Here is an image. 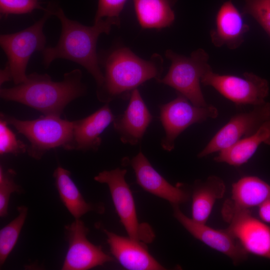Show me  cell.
I'll list each match as a JSON object with an SVG mask.
<instances>
[{"instance_id": "cell-1", "label": "cell", "mask_w": 270, "mask_h": 270, "mask_svg": "<svg viewBox=\"0 0 270 270\" xmlns=\"http://www.w3.org/2000/svg\"><path fill=\"white\" fill-rule=\"evenodd\" d=\"M53 15L61 23V34L56 46L46 47L42 52L44 66L48 68L58 58L71 60L86 68L94 78L97 88L100 86L104 74L96 52L98 40L101 34H108L112 26H120V22L106 18L94 22L92 26H84L69 19L63 10L56 4Z\"/></svg>"}, {"instance_id": "cell-2", "label": "cell", "mask_w": 270, "mask_h": 270, "mask_svg": "<svg viewBox=\"0 0 270 270\" xmlns=\"http://www.w3.org/2000/svg\"><path fill=\"white\" fill-rule=\"evenodd\" d=\"M82 72L76 68L66 73L60 82H54L46 74H27L22 83L1 88L0 98L33 108L43 115L60 116L66 106L86 92L82 82Z\"/></svg>"}, {"instance_id": "cell-3", "label": "cell", "mask_w": 270, "mask_h": 270, "mask_svg": "<svg viewBox=\"0 0 270 270\" xmlns=\"http://www.w3.org/2000/svg\"><path fill=\"white\" fill-rule=\"evenodd\" d=\"M104 80L97 88L96 96L106 104L130 98L132 92L151 80L161 78L163 58L159 54L144 60L130 48H120L108 54L103 61Z\"/></svg>"}, {"instance_id": "cell-4", "label": "cell", "mask_w": 270, "mask_h": 270, "mask_svg": "<svg viewBox=\"0 0 270 270\" xmlns=\"http://www.w3.org/2000/svg\"><path fill=\"white\" fill-rule=\"evenodd\" d=\"M54 5L50 2L43 16L24 30L0 35V46L8 58L5 68L0 70V85L9 80H12L16 85L26 80V67L31 56L46 48L43 28L46 20L53 15Z\"/></svg>"}, {"instance_id": "cell-5", "label": "cell", "mask_w": 270, "mask_h": 270, "mask_svg": "<svg viewBox=\"0 0 270 270\" xmlns=\"http://www.w3.org/2000/svg\"><path fill=\"white\" fill-rule=\"evenodd\" d=\"M0 116L27 138L30 146L26 152L36 160L41 159L52 149L62 148L70 150L74 121L56 116L43 115L32 120H20L3 113Z\"/></svg>"}, {"instance_id": "cell-6", "label": "cell", "mask_w": 270, "mask_h": 270, "mask_svg": "<svg viewBox=\"0 0 270 270\" xmlns=\"http://www.w3.org/2000/svg\"><path fill=\"white\" fill-rule=\"evenodd\" d=\"M165 56L171 64L166 74L156 81L172 88L194 106H208L200 86L202 77L212 70L208 53L198 48L186 56L168 50Z\"/></svg>"}, {"instance_id": "cell-7", "label": "cell", "mask_w": 270, "mask_h": 270, "mask_svg": "<svg viewBox=\"0 0 270 270\" xmlns=\"http://www.w3.org/2000/svg\"><path fill=\"white\" fill-rule=\"evenodd\" d=\"M126 169L116 168L104 170L94 180L108 185L116 210L130 238L143 243H150L154 234L148 224L139 222L134 200L131 190L126 181Z\"/></svg>"}, {"instance_id": "cell-8", "label": "cell", "mask_w": 270, "mask_h": 270, "mask_svg": "<svg viewBox=\"0 0 270 270\" xmlns=\"http://www.w3.org/2000/svg\"><path fill=\"white\" fill-rule=\"evenodd\" d=\"M159 108L160 120L165 132L161 146L167 152L174 150L177 138L190 126L216 118L218 116L216 106L212 104L194 106L178 93L174 99L160 105Z\"/></svg>"}, {"instance_id": "cell-9", "label": "cell", "mask_w": 270, "mask_h": 270, "mask_svg": "<svg viewBox=\"0 0 270 270\" xmlns=\"http://www.w3.org/2000/svg\"><path fill=\"white\" fill-rule=\"evenodd\" d=\"M201 83L210 86L221 95L236 105H252L253 106L266 102L269 94L268 80L250 72L242 76L232 74H220L212 70L202 77Z\"/></svg>"}, {"instance_id": "cell-10", "label": "cell", "mask_w": 270, "mask_h": 270, "mask_svg": "<svg viewBox=\"0 0 270 270\" xmlns=\"http://www.w3.org/2000/svg\"><path fill=\"white\" fill-rule=\"evenodd\" d=\"M270 120V102L254 106L250 112L233 116L211 138L198 154L203 158L232 146L240 140L254 134Z\"/></svg>"}, {"instance_id": "cell-11", "label": "cell", "mask_w": 270, "mask_h": 270, "mask_svg": "<svg viewBox=\"0 0 270 270\" xmlns=\"http://www.w3.org/2000/svg\"><path fill=\"white\" fill-rule=\"evenodd\" d=\"M88 228L80 218L75 219L71 224L66 226L68 247L62 270H88L114 260L100 246L88 240Z\"/></svg>"}, {"instance_id": "cell-12", "label": "cell", "mask_w": 270, "mask_h": 270, "mask_svg": "<svg viewBox=\"0 0 270 270\" xmlns=\"http://www.w3.org/2000/svg\"><path fill=\"white\" fill-rule=\"evenodd\" d=\"M226 228L247 253L270 260V227L252 216L250 210L233 215Z\"/></svg>"}, {"instance_id": "cell-13", "label": "cell", "mask_w": 270, "mask_h": 270, "mask_svg": "<svg viewBox=\"0 0 270 270\" xmlns=\"http://www.w3.org/2000/svg\"><path fill=\"white\" fill-rule=\"evenodd\" d=\"M176 219L196 238L229 257L234 264L247 258V252L226 229L216 230L194 220L186 216L178 206H172Z\"/></svg>"}, {"instance_id": "cell-14", "label": "cell", "mask_w": 270, "mask_h": 270, "mask_svg": "<svg viewBox=\"0 0 270 270\" xmlns=\"http://www.w3.org/2000/svg\"><path fill=\"white\" fill-rule=\"evenodd\" d=\"M129 100L124 112L115 117L113 126L123 144L136 145L142 140L153 117L138 88L132 92Z\"/></svg>"}, {"instance_id": "cell-15", "label": "cell", "mask_w": 270, "mask_h": 270, "mask_svg": "<svg viewBox=\"0 0 270 270\" xmlns=\"http://www.w3.org/2000/svg\"><path fill=\"white\" fill-rule=\"evenodd\" d=\"M130 164L137 184L146 191L168 200L172 206H178L188 200V194L169 183L153 168L142 152L132 158Z\"/></svg>"}, {"instance_id": "cell-16", "label": "cell", "mask_w": 270, "mask_h": 270, "mask_svg": "<svg viewBox=\"0 0 270 270\" xmlns=\"http://www.w3.org/2000/svg\"><path fill=\"white\" fill-rule=\"evenodd\" d=\"M240 12L232 0L224 2L218 10L215 27L210 32V37L216 47L226 46L230 50L240 47L250 30Z\"/></svg>"}, {"instance_id": "cell-17", "label": "cell", "mask_w": 270, "mask_h": 270, "mask_svg": "<svg viewBox=\"0 0 270 270\" xmlns=\"http://www.w3.org/2000/svg\"><path fill=\"white\" fill-rule=\"evenodd\" d=\"M110 252L119 263L129 270H162L166 268L148 252L144 243L116 234L106 230Z\"/></svg>"}, {"instance_id": "cell-18", "label": "cell", "mask_w": 270, "mask_h": 270, "mask_svg": "<svg viewBox=\"0 0 270 270\" xmlns=\"http://www.w3.org/2000/svg\"><path fill=\"white\" fill-rule=\"evenodd\" d=\"M270 200V185L256 176H244L233 184L230 198L224 203L222 214L227 221L234 214L259 206Z\"/></svg>"}, {"instance_id": "cell-19", "label": "cell", "mask_w": 270, "mask_h": 270, "mask_svg": "<svg viewBox=\"0 0 270 270\" xmlns=\"http://www.w3.org/2000/svg\"><path fill=\"white\" fill-rule=\"evenodd\" d=\"M115 117L107 103L88 116L74 121L70 150H98L102 144L101 134Z\"/></svg>"}, {"instance_id": "cell-20", "label": "cell", "mask_w": 270, "mask_h": 270, "mask_svg": "<svg viewBox=\"0 0 270 270\" xmlns=\"http://www.w3.org/2000/svg\"><path fill=\"white\" fill-rule=\"evenodd\" d=\"M53 176L62 202L75 219H79L90 212L100 214L104 212L102 204H90L86 201L71 178L69 170L58 166L54 170Z\"/></svg>"}, {"instance_id": "cell-21", "label": "cell", "mask_w": 270, "mask_h": 270, "mask_svg": "<svg viewBox=\"0 0 270 270\" xmlns=\"http://www.w3.org/2000/svg\"><path fill=\"white\" fill-rule=\"evenodd\" d=\"M270 146V120L264 122L252 134L218 152L214 160L238 166L246 163L262 144Z\"/></svg>"}, {"instance_id": "cell-22", "label": "cell", "mask_w": 270, "mask_h": 270, "mask_svg": "<svg viewBox=\"0 0 270 270\" xmlns=\"http://www.w3.org/2000/svg\"><path fill=\"white\" fill-rule=\"evenodd\" d=\"M225 190L224 181L217 176H210L203 182L198 181L192 195V218L206 224L216 202L224 196Z\"/></svg>"}, {"instance_id": "cell-23", "label": "cell", "mask_w": 270, "mask_h": 270, "mask_svg": "<svg viewBox=\"0 0 270 270\" xmlns=\"http://www.w3.org/2000/svg\"><path fill=\"white\" fill-rule=\"evenodd\" d=\"M178 0H133L138 22L143 28L161 29L174 22L173 8Z\"/></svg>"}, {"instance_id": "cell-24", "label": "cell", "mask_w": 270, "mask_h": 270, "mask_svg": "<svg viewBox=\"0 0 270 270\" xmlns=\"http://www.w3.org/2000/svg\"><path fill=\"white\" fill-rule=\"evenodd\" d=\"M17 210L18 216L0 230V266L14 248L28 215V208L26 206H19Z\"/></svg>"}, {"instance_id": "cell-25", "label": "cell", "mask_w": 270, "mask_h": 270, "mask_svg": "<svg viewBox=\"0 0 270 270\" xmlns=\"http://www.w3.org/2000/svg\"><path fill=\"white\" fill-rule=\"evenodd\" d=\"M16 173L11 168L4 170L0 166V216L8 214V206L12 194L22 192V188L14 182Z\"/></svg>"}, {"instance_id": "cell-26", "label": "cell", "mask_w": 270, "mask_h": 270, "mask_svg": "<svg viewBox=\"0 0 270 270\" xmlns=\"http://www.w3.org/2000/svg\"><path fill=\"white\" fill-rule=\"evenodd\" d=\"M8 124L0 116V154H8L18 155L27 152L28 146L18 140L9 128Z\"/></svg>"}, {"instance_id": "cell-27", "label": "cell", "mask_w": 270, "mask_h": 270, "mask_svg": "<svg viewBox=\"0 0 270 270\" xmlns=\"http://www.w3.org/2000/svg\"><path fill=\"white\" fill-rule=\"evenodd\" d=\"M242 13L252 16L270 37V0H244Z\"/></svg>"}, {"instance_id": "cell-28", "label": "cell", "mask_w": 270, "mask_h": 270, "mask_svg": "<svg viewBox=\"0 0 270 270\" xmlns=\"http://www.w3.org/2000/svg\"><path fill=\"white\" fill-rule=\"evenodd\" d=\"M34 10H45L40 0H0V12L2 16L10 14L30 13Z\"/></svg>"}, {"instance_id": "cell-29", "label": "cell", "mask_w": 270, "mask_h": 270, "mask_svg": "<svg viewBox=\"0 0 270 270\" xmlns=\"http://www.w3.org/2000/svg\"><path fill=\"white\" fill-rule=\"evenodd\" d=\"M128 0H98L94 22L109 18L120 22V16Z\"/></svg>"}, {"instance_id": "cell-30", "label": "cell", "mask_w": 270, "mask_h": 270, "mask_svg": "<svg viewBox=\"0 0 270 270\" xmlns=\"http://www.w3.org/2000/svg\"><path fill=\"white\" fill-rule=\"evenodd\" d=\"M258 214L263 222L270 224V200H266L259 206Z\"/></svg>"}]
</instances>
